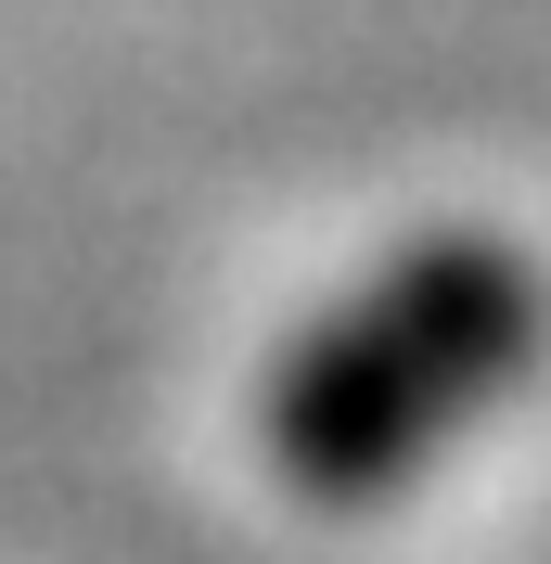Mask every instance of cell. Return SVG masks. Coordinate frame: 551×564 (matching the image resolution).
Instances as JSON below:
<instances>
[{"label":"cell","instance_id":"obj_1","mask_svg":"<svg viewBox=\"0 0 551 564\" xmlns=\"http://www.w3.org/2000/svg\"><path fill=\"white\" fill-rule=\"evenodd\" d=\"M539 359V270L514 245H411L372 295H346L270 386V462L295 500H385L475 436Z\"/></svg>","mask_w":551,"mask_h":564}]
</instances>
